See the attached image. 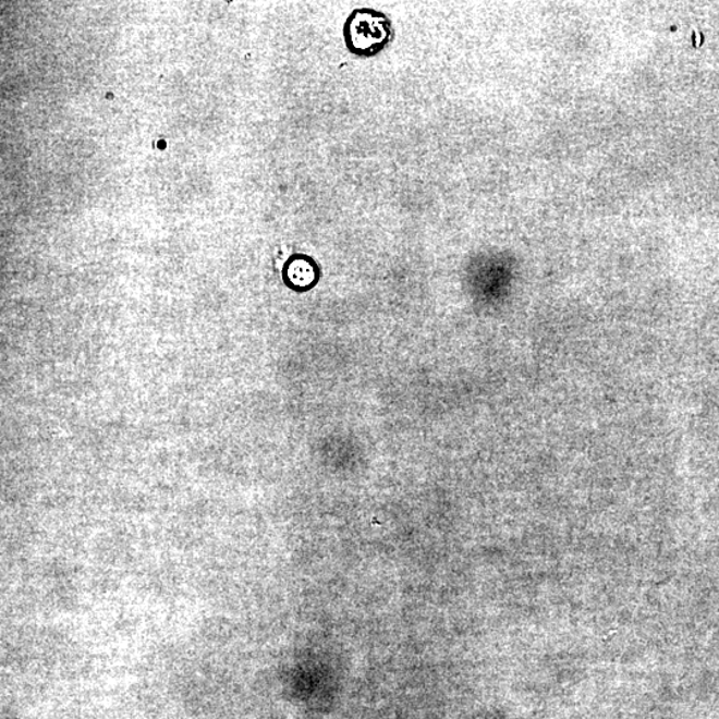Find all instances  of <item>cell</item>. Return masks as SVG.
I'll return each mask as SVG.
<instances>
[{"label":"cell","mask_w":719,"mask_h":719,"mask_svg":"<svg viewBox=\"0 0 719 719\" xmlns=\"http://www.w3.org/2000/svg\"><path fill=\"white\" fill-rule=\"evenodd\" d=\"M348 51L358 58H374L392 44L394 28L389 16L375 9H356L343 28Z\"/></svg>","instance_id":"6da1fadb"},{"label":"cell","mask_w":719,"mask_h":719,"mask_svg":"<svg viewBox=\"0 0 719 719\" xmlns=\"http://www.w3.org/2000/svg\"><path fill=\"white\" fill-rule=\"evenodd\" d=\"M319 267L308 256L293 255L283 269L285 284L295 291H308L319 280Z\"/></svg>","instance_id":"7a4b0ae2"}]
</instances>
